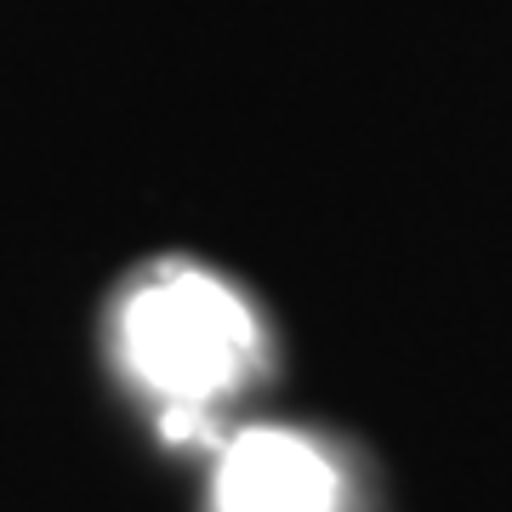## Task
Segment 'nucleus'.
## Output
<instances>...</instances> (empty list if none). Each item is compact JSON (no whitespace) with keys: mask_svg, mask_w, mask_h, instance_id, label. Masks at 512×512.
<instances>
[{"mask_svg":"<svg viewBox=\"0 0 512 512\" xmlns=\"http://www.w3.org/2000/svg\"><path fill=\"white\" fill-rule=\"evenodd\" d=\"M120 342L126 365L183 410H200L211 393H228L256 359V325L245 302L194 268L148 279L131 296Z\"/></svg>","mask_w":512,"mask_h":512,"instance_id":"obj_1","label":"nucleus"},{"mask_svg":"<svg viewBox=\"0 0 512 512\" xmlns=\"http://www.w3.org/2000/svg\"><path fill=\"white\" fill-rule=\"evenodd\" d=\"M342 484L319 444L285 427L239 433L222 450L217 507L222 512H336Z\"/></svg>","mask_w":512,"mask_h":512,"instance_id":"obj_2","label":"nucleus"}]
</instances>
